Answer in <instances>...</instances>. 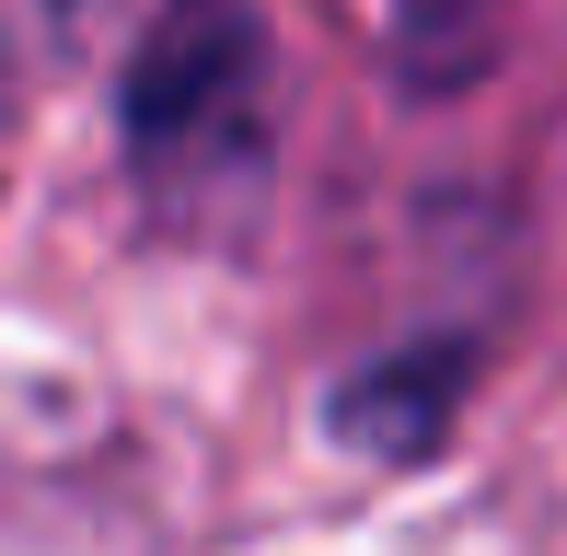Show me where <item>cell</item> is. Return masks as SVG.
Wrapping results in <instances>:
<instances>
[{"instance_id": "obj_1", "label": "cell", "mask_w": 567, "mask_h": 556, "mask_svg": "<svg viewBox=\"0 0 567 556\" xmlns=\"http://www.w3.org/2000/svg\"><path fill=\"white\" fill-rule=\"evenodd\" d=\"M267 128H278V59H267L255 0H163L127 35L116 140L163 220L231 209L267 174Z\"/></svg>"}, {"instance_id": "obj_2", "label": "cell", "mask_w": 567, "mask_h": 556, "mask_svg": "<svg viewBox=\"0 0 567 556\" xmlns=\"http://www.w3.org/2000/svg\"><path fill=\"white\" fill-rule=\"evenodd\" d=\"M463 360H475L463 337L382 348V360H359L348 383L324 394V429H337L348 452H371V464H429L441 429H452V406H463Z\"/></svg>"}, {"instance_id": "obj_3", "label": "cell", "mask_w": 567, "mask_h": 556, "mask_svg": "<svg viewBox=\"0 0 567 556\" xmlns=\"http://www.w3.org/2000/svg\"><path fill=\"white\" fill-rule=\"evenodd\" d=\"M0 140H12V47H0Z\"/></svg>"}, {"instance_id": "obj_4", "label": "cell", "mask_w": 567, "mask_h": 556, "mask_svg": "<svg viewBox=\"0 0 567 556\" xmlns=\"http://www.w3.org/2000/svg\"><path fill=\"white\" fill-rule=\"evenodd\" d=\"M405 12H429V0H405Z\"/></svg>"}]
</instances>
